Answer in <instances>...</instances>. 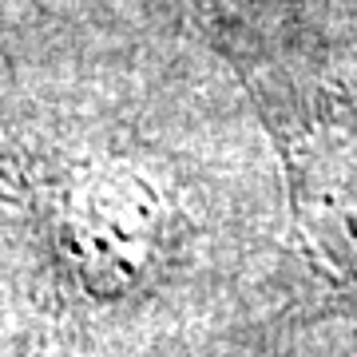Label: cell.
<instances>
[{
    "mask_svg": "<svg viewBox=\"0 0 357 357\" xmlns=\"http://www.w3.org/2000/svg\"><path fill=\"white\" fill-rule=\"evenodd\" d=\"M298 215L318 255L357 274V128L318 131L298 151Z\"/></svg>",
    "mask_w": 357,
    "mask_h": 357,
    "instance_id": "1",
    "label": "cell"
}]
</instances>
